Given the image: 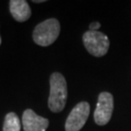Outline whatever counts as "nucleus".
<instances>
[{"instance_id":"11","label":"nucleus","mask_w":131,"mask_h":131,"mask_svg":"<svg viewBox=\"0 0 131 131\" xmlns=\"http://www.w3.org/2000/svg\"><path fill=\"white\" fill-rule=\"evenodd\" d=\"M0 45H1V37H0Z\"/></svg>"},{"instance_id":"3","label":"nucleus","mask_w":131,"mask_h":131,"mask_svg":"<svg viewBox=\"0 0 131 131\" xmlns=\"http://www.w3.org/2000/svg\"><path fill=\"white\" fill-rule=\"evenodd\" d=\"M83 42L86 51L93 56L101 57L108 52L110 41L107 35L99 31H86L83 35Z\"/></svg>"},{"instance_id":"1","label":"nucleus","mask_w":131,"mask_h":131,"mask_svg":"<svg viewBox=\"0 0 131 131\" xmlns=\"http://www.w3.org/2000/svg\"><path fill=\"white\" fill-rule=\"evenodd\" d=\"M67 84L66 80L60 73H52L50 78V97L48 106L53 113L61 112L67 101Z\"/></svg>"},{"instance_id":"10","label":"nucleus","mask_w":131,"mask_h":131,"mask_svg":"<svg viewBox=\"0 0 131 131\" xmlns=\"http://www.w3.org/2000/svg\"><path fill=\"white\" fill-rule=\"evenodd\" d=\"M33 2H35V3H43V2H45L44 0H35V1H33Z\"/></svg>"},{"instance_id":"6","label":"nucleus","mask_w":131,"mask_h":131,"mask_svg":"<svg viewBox=\"0 0 131 131\" xmlns=\"http://www.w3.org/2000/svg\"><path fill=\"white\" fill-rule=\"evenodd\" d=\"M49 126L47 118L38 116L31 109H27L23 115V127L24 131H46Z\"/></svg>"},{"instance_id":"4","label":"nucleus","mask_w":131,"mask_h":131,"mask_svg":"<svg viewBox=\"0 0 131 131\" xmlns=\"http://www.w3.org/2000/svg\"><path fill=\"white\" fill-rule=\"evenodd\" d=\"M114 111V97L110 92L103 91L99 94L96 109L94 111V122L98 125H105L110 122Z\"/></svg>"},{"instance_id":"2","label":"nucleus","mask_w":131,"mask_h":131,"mask_svg":"<svg viewBox=\"0 0 131 131\" xmlns=\"http://www.w3.org/2000/svg\"><path fill=\"white\" fill-rule=\"evenodd\" d=\"M60 33V24L56 19H49L42 21L34 28L32 37L39 46L47 47L56 41Z\"/></svg>"},{"instance_id":"9","label":"nucleus","mask_w":131,"mask_h":131,"mask_svg":"<svg viewBox=\"0 0 131 131\" xmlns=\"http://www.w3.org/2000/svg\"><path fill=\"white\" fill-rule=\"evenodd\" d=\"M100 26H101L100 23H98V21H93V23H91V24H89V30L90 31H97V29L100 28Z\"/></svg>"},{"instance_id":"5","label":"nucleus","mask_w":131,"mask_h":131,"mask_svg":"<svg viewBox=\"0 0 131 131\" xmlns=\"http://www.w3.org/2000/svg\"><path fill=\"white\" fill-rule=\"evenodd\" d=\"M90 106L88 102H80L72 109L65 122L66 131H80L88 121Z\"/></svg>"},{"instance_id":"8","label":"nucleus","mask_w":131,"mask_h":131,"mask_svg":"<svg viewBox=\"0 0 131 131\" xmlns=\"http://www.w3.org/2000/svg\"><path fill=\"white\" fill-rule=\"evenodd\" d=\"M3 131H20V121L15 113H9L6 115Z\"/></svg>"},{"instance_id":"7","label":"nucleus","mask_w":131,"mask_h":131,"mask_svg":"<svg viewBox=\"0 0 131 131\" xmlns=\"http://www.w3.org/2000/svg\"><path fill=\"white\" fill-rule=\"evenodd\" d=\"M10 12L16 20L19 23L26 21L31 16V10L25 0H11Z\"/></svg>"}]
</instances>
